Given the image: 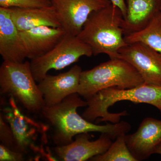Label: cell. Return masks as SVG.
I'll return each instance as SVG.
<instances>
[{"label": "cell", "mask_w": 161, "mask_h": 161, "mask_svg": "<svg viewBox=\"0 0 161 161\" xmlns=\"http://www.w3.org/2000/svg\"><path fill=\"white\" fill-rule=\"evenodd\" d=\"M27 52V58L34 60L53 49L66 34L61 27L40 26L20 31Z\"/></svg>", "instance_id": "5bb4252c"}, {"label": "cell", "mask_w": 161, "mask_h": 161, "mask_svg": "<svg viewBox=\"0 0 161 161\" xmlns=\"http://www.w3.org/2000/svg\"><path fill=\"white\" fill-rule=\"evenodd\" d=\"M127 43L141 42L161 54V19L159 12L146 27L125 35Z\"/></svg>", "instance_id": "e0dca14e"}, {"label": "cell", "mask_w": 161, "mask_h": 161, "mask_svg": "<svg viewBox=\"0 0 161 161\" xmlns=\"http://www.w3.org/2000/svg\"><path fill=\"white\" fill-rule=\"evenodd\" d=\"M12 19L20 31L40 26L61 27L53 6L45 8H8Z\"/></svg>", "instance_id": "2e32d148"}, {"label": "cell", "mask_w": 161, "mask_h": 161, "mask_svg": "<svg viewBox=\"0 0 161 161\" xmlns=\"http://www.w3.org/2000/svg\"><path fill=\"white\" fill-rule=\"evenodd\" d=\"M159 14L161 19V0H160V6Z\"/></svg>", "instance_id": "cb8c5ba5"}, {"label": "cell", "mask_w": 161, "mask_h": 161, "mask_svg": "<svg viewBox=\"0 0 161 161\" xmlns=\"http://www.w3.org/2000/svg\"><path fill=\"white\" fill-rule=\"evenodd\" d=\"M61 28L78 36L90 14L112 4L110 0H50Z\"/></svg>", "instance_id": "ba28073f"}, {"label": "cell", "mask_w": 161, "mask_h": 161, "mask_svg": "<svg viewBox=\"0 0 161 161\" xmlns=\"http://www.w3.org/2000/svg\"><path fill=\"white\" fill-rule=\"evenodd\" d=\"M86 100L87 105L82 114L83 118L91 122L98 119L97 123L102 122L117 123L120 122L122 116L128 115V112L125 111L113 113L108 110L116 103L121 101L149 104L156 108L161 114V86L144 83L132 88H108L99 91Z\"/></svg>", "instance_id": "3957f363"}, {"label": "cell", "mask_w": 161, "mask_h": 161, "mask_svg": "<svg viewBox=\"0 0 161 161\" xmlns=\"http://www.w3.org/2000/svg\"><path fill=\"white\" fill-rule=\"evenodd\" d=\"M9 97L8 105L3 108L1 115L13 132L14 150L26 153L30 149L36 150L35 142L39 135L46 136L47 127L24 115L18 108L14 98Z\"/></svg>", "instance_id": "52a82bcc"}, {"label": "cell", "mask_w": 161, "mask_h": 161, "mask_svg": "<svg viewBox=\"0 0 161 161\" xmlns=\"http://www.w3.org/2000/svg\"><path fill=\"white\" fill-rule=\"evenodd\" d=\"M154 153H158L161 155V142L156 148Z\"/></svg>", "instance_id": "603a6c76"}, {"label": "cell", "mask_w": 161, "mask_h": 161, "mask_svg": "<svg viewBox=\"0 0 161 161\" xmlns=\"http://www.w3.org/2000/svg\"><path fill=\"white\" fill-rule=\"evenodd\" d=\"M24 154L10 149L2 144L0 145V161H23Z\"/></svg>", "instance_id": "44dd1931"}, {"label": "cell", "mask_w": 161, "mask_h": 161, "mask_svg": "<svg viewBox=\"0 0 161 161\" xmlns=\"http://www.w3.org/2000/svg\"><path fill=\"white\" fill-rule=\"evenodd\" d=\"M126 15L122 27L125 35L139 31L159 12L160 0H125Z\"/></svg>", "instance_id": "9a60e30c"}, {"label": "cell", "mask_w": 161, "mask_h": 161, "mask_svg": "<svg viewBox=\"0 0 161 161\" xmlns=\"http://www.w3.org/2000/svg\"><path fill=\"white\" fill-rule=\"evenodd\" d=\"M34 78L30 62L4 60L0 67V92L13 97L28 112L40 113L45 106L42 94Z\"/></svg>", "instance_id": "5b68a950"}, {"label": "cell", "mask_w": 161, "mask_h": 161, "mask_svg": "<svg viewBox=\"0 0 161 161\" xmlns=\"http://www.w3.org/2000/svg\"><path fill=\"white\" fill-rule=\"evenodd\" d=\"M0 141L3 145L14 150L15 140L9 124L0 114Z\"/></svg>", "instance_id": "ffe728a7"}, {"label": "cell", "mask_w": 161, "mask_h": 161, "mask_svg": "<svg viewBox=\"0 0 161 161\" xmlns=\"http://www.w3.org/2000/svg\"><path fill=\"white\" fill-rule=\"evenodd\" d=\"M52 6L50 0H0V7L22 9L45 8Z\"/></svg>", "instance_id": "d6986e66"}, {"label": "cell", "mask_w": 161, "mask_h": 161, "mask_svg": "<svg viewBox=\"0 0 161 161\" xmlns=\"http://www.w3.org/2000/svg\"><path fill=\"white\" fill-rule=\"evenodd\" d=\"M82 71L80 66L75 65L65 73L47 75L38 82L45 106L58 104L69 95L78 93Z\"/></svg>", "instance_id": "30bf717a"}, {"label": "cell", "mask_w": 161, "mask_h": 161, "mask_svg": "<svg viewBox=\"0 0 161 161\" xmlns=\"http://www.w3.org/2000/svg\"><path fill=\"white\" fill-rule=\"evenodd\" d=\"M119 54L135 68L145 83L161 86V54L141 42L128 43Z\"/></svg>", "instance_id": "9c48e42d"}, {"label": "cell", "mask_w": 161, "mask_h": 161, "mask_svg": "<svg viewBox=\"0 0 161 161\" xmlns=\"http://www.w3.org/2000/svg\"><path fill=\"white\" fill-rule=\"evenodd\" d=\"M86 100L78 93L72 94L60 103L52 107L44 106L40 113L52 129V139L56 146L71 143L78 134L90 132L105 133L113 140L131 129L127 122L99 125L89 121L78 114V108L86 107Z\"/></svg>", "instance_id": "6da1fadb"}, {"label": "cell", "mask_w": 161, "mask_h": 161, "mask_svg": "<svg viewBox=\"0 0 161 161\" xmlns=\"http://www.w3.org/2000/svg\"><path fill=\"white\" fill-rule=\"evenodd\" d=\"M0 54L3 60L24 62L27 52L20 32L12 19L8 8L0 7Z\"/></svg>", "instance_id": "4fadbf2b"}, {"label": "cell", "mask_w": 161, "mask_h": 161, "mask_svg": "<svg viewBox=\"0 0 161 161\" xmlns=\"http://www.w3.org/2000/svg\"><path fill=\"white\" fill-rule=\"evenodd\" d=\"M125 141L136 161L147 159L161 142V120L151 117L144 119L136 132L126 134Z\"/></svg>", "instance_id": "7c38bea8"}, {"label": "cell", "mask_w": 161, "mask_h": 161, "mask_svg": "<svg viewBox=\"0 0 161 161\" xmlns=\"http://www.w3.org/2000/svg\"><path fill=\"white\" fill-rule=\"evenodd\" d=\"M123 19L120 9L112 3L92 12L77 36L90 46L94 56L105 54L110 59L120 58L119 51L128 44Z\"/></svg>", "instance_id": "7a4b0ae2"}, {"label": "cell", "mask_w": 161, "mask_h": 161, "mask_svg": "<svg viewBox=\"0 0 161 161\" xmlns=\"http://www.w3.org/2000/svg\"><path fill=\"white\" fill-rule=\"evenodd\" d=\"M112 4L118 7L123 15L124 18L126 15L127 7L125 0H110Z\"/></svg>", "instance_id": "7402d4cb"}, {"label": "cell", "mask_w": 161, "mask_h": 161, "mask_svg": "<svg viewBox=\"0 0 161 161\" xmlns=\"http://www.w3.org/2000/svg\"><path fill=\"white\" fill-rule=\"evenodd\" d=\"M144 83L139 73L129 62L121 58L110 59L92 69L82 71L77 93L86 100L108 88H132Z\"/></svg>", "instance_id": "277c9868"}, {"label": "cell", "mask_w": 161, "mask_h": 161, "mask_svg": "<svg viewBox=\"0 0 161 161\" xmlns=\"http://www.w3.org/2000/svg\"><path fill=\"white\" fill-rule=\"evenodd\" d=\"M119 135L103 154L91 159L94 161H137L127 147L125 135Z\"/></svg>", "instance_id": "ac0fdd59"}, {"label": "cell", "mask_w": 161, "mask_h": 161, "mask_svg": "<svg viewBox=\"0 0 161 161\" xmlns=\"http://www.w3.org/2000/svg\"><path fill=\"white\" fill-rule=\"evenodd\" d=\"M90 138L88 133L78 134L70 143L56 146L55 154L61 161H86L103 154L113 143L109 136L105 133H101L99 138L95 141H90Z\"/></svg>", "instance_id": "8fae6325"}, {"label": "cell", "mask_w": 161, "mask_h": 161, "mask_svg": "<svg viewBox=\"0 0 161 161\" xmlns=\"http://www.w3.org/2000/svg\"><path fill=\"white\" fill-rule=\"evenodd\" d=\"M91 47L77 36L66 34L46 54L31 60V68L35 80L40 82L51 69L60 70L77 62L83 56L93 55Z\"/></svg>", "instance_id": "8992f818"}]
</instances>
